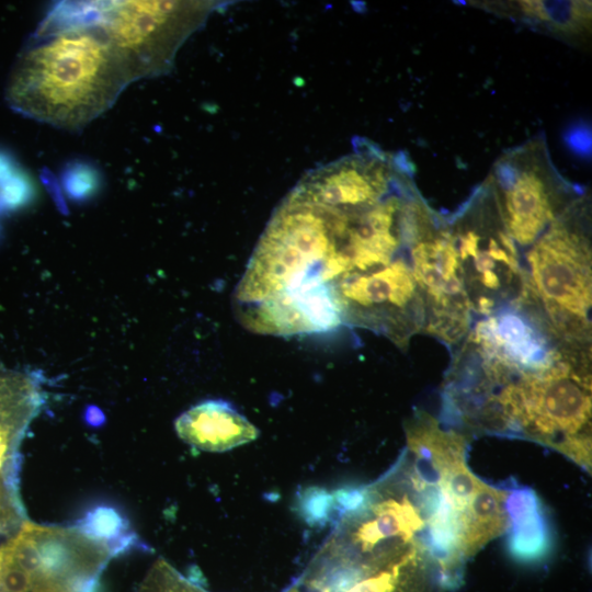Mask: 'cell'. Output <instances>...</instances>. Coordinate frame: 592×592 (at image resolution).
Instances as JSON below:
<instances>
[{"mask_svg":"<svg viewBox=\"0 0 592 592\" xmlns=\"http://www.w3.org/2000/svg\"><path fill=\"white\" fill-rule=\"evenodd\" d=\"M21 167L12 153L0 149V186L8 181Z\"/></svg>","mask_w":592,"mask_h":592,"instance_id":"obj_22","label":"cell"},{"mask_svg":"<svg viewBox=\"0 0 592 592\" xmlns=\"http://www.w3.org/2000/svg\"><path fill=\"white\" fill-rule=\"evenodd\" d=\"M44 403L38 376L0 364V536L26 520L20 493L21 445Z\"/></svg>","mask_w":592,"mask_h":592,"instance_id":"obj_10","label":"cell"},{"mask_svg":"<svg viewBox=\"0 0 592 592\" xmlns=\"http://www.w3.org/2000/svg\"><path fill=\"white\" fill-rule=\"evenodd\" d=\"M5 213L4 205L2 203L1 196H0V214Z\"/></svg>","mask_w":592,"mask_h":592,"instance_id":"obj_25","label":"cell"},{"mask_svg":"<svg viewBox=\"0 0 592 592\" xmlns=\"http://www.w3.org/2000/svg\"><path fill=\"white\" fill-rule=\"evenodd\" d=\"M179 437L201 451L221 453L254 441L259 430L231 403L221 399L201 401L174 422Z\"/></svg>","mask_w":592,"mask_h":592,"instance_id":"obj_11","label":"cell"},{"mask_svg":"<svg viewBox=\"0 0 592 592\" xmlns=\"http://www.w3.org/2000/svg\"><path fill=\"white\" fill-rule=\"evenodd\" d=\"M73 525L92 538L109 546L114 557L132 549L146 548L132 530L128 520L110 504L89 509Z\"/></svg>","mask_w":592,"mask_h":592,"instance_id":"obj_16","label":"cell"},{"mask_svg":"<svg viewBox=\"0 0 592 592\" xmlns=\"http://www.w3.org/2000/svg\"><path fill=\"white\" fill-rule=\"evenodd\" d=\"M219 5L217 1H99L94 25L137 80L168 72L182 44Z\"/></svg>","mask_w":592,"mask_h":592,"instance_id":"obj_7","label":"cell"},{"mask_svg":"<svg viewBox=\"0 0 592 592\" xmlns=\"http://www.w3.org/2000/svg\"><path fill=\"white\" fill-rule=\"evenodd\" d=\"M113 557L106 544L73 524L25 520L0 545V592H96Z\"/></svg>","mask_w":592,"mask_h":592,"instance_id":"obj_5","label":"cell"},{"mask_svg":"<svg viewBox=\"0 0 592 592\" xmlns=\"http://www.w3.org/2000/svg\"><path fill=\"white\" fill-rule=\"evenodd\" d=\"M506 13L563 39L587 38L591 30V1H510L492 3Z\"/></svg>","mask_w":592,"mask_h":592,"instance_id":"obj_14","label":"cell"},{"mask_svg":"<svg viewBox=\"0 0 592 592\" xmlns=\"http://www.w3.org/2000/svg\"><path fill=\"white\" fill-rule=\"evenodd\" d=\"M504 497V489L482 481L467 508L460 513L462 550L465 558L474 556L488 542L508 530Z\"/></svg>","mask_w":592,"mask_h":592,"instance_id":"obj_15","label":"cell"},{"mask_svg":"<svg viewBox=\"0 0 592 592\" xmlns=\"http://www.w3.org/2000/svg\"><path fill=\"white\" fill-rule=\"evenodd\" d=\"M299 506L306 520L323 522L332 514L333 496L323 489L314 488L304 493Z\"/></svg>","mask_w":592,"mask_h":592,"instance_id":"obj_20","label":"cell"},{"mask_svg":"<svg viewBox=\"0 0 592 592\" xmlns=\"http://www.w3.org/2000/svg\"><path fill=\"white\" fill-rule=\"evenodd\" d=\"M101 172L86 160L68 162L60 174V185L66 196L76 203L92 200L101 190Z\"/></svg>","mask_w":592,"mask_h":592,"instance_id":"obj_17","label":"cell"},{"mask_svg":"<svg viewBox=\"0 0 592 592\" xmlns=\"http://www.w3.org/2000/svg\"><path fill=\"white\" fill-rule=\"evenodd\" d=\"M84 419L90 425H100L105 420L103 412L95 406L87 407Z\"/></svg>","mask_w":592,"mask_h":592,"instance_id":"obj_23","label":"cell"},{"mask_svg":"<svg viewBox=\"0 0 592 592\" xmlns=\"http://www.w3.org/2000/svg\"><path fill=\"white\" fill-rule=\"evenodd\" d=\"M471 314L488 317L530 299L519 247L488 180L448 223Z\"/></svg>","mask_w":592,"mask_h":592,"instance_id":"obj_4","label":"cell"},{"mask_svg":"<svg viewBox=\"0 0 592 592\" xmlns=\"http://www.w3.org/2000/svg\"><path fill=\"white\" fill-rule=\"evenodd\" d=\"M41 179L50 197L53 198L57 209L62 215H68V206L61 191V185L59 184L56 177L50 172V170L44 169L41 173Z\"/></svg>","mask_w":592,"mask_h":592,"instance_id":"obj_21","label":"cell"},{"mask_svg":"<svg viewBox=\"0 0 592 592\" xmlns=\"http://www.w3.org/2000/svg\"><path fill=\"white\" fill-rule=\"evenodd\" d=\"M487 180L519 248L532 246L582 196L556 169L543 136L503 153Z\"/></svg>","mask_w":592,"mask_h":592,"instance_id":"obj_6","label":"cell"},{"mask_svg":"<svg viewBox=\"0 0 592 592\" xmlns=\"http://www.w3.org/2000/svg\"><path fill=\"white\" fill-rule=\"evenodd\" d=\"M530 298L562 343L590 346L592 251L590 205L582 195L527 248Z\"/></svg>","mask_w":592,"mask_h":592,"instance_id":"obj_3","label":"cell"},{"mask_svg":"<svg viewBox=\"0 0 592 592\" xmlns=\"http://www.w3.org/2000/svg\"><path fill=\"white\" fill-rule=\"evenodd\" d=\"M591 348L562 344L547 365L517 375L501 395L509 435L548 445L591 470Z\"/></svg>","mask_w":592,"mask_h":592,"instance_id":"obj_2","label":"cell"},{"mask_svg":"<svg viewBox=\"0 0 592 592\" xmlns=\"http://www.w3.org/2000/svg\"><path fill=\"white\" fill-rule=\"evenodd\" d=\"M134 80L98 25L34 33L12 68L5 100L24 116L77 129L111 107Z\"/></svg>","mask_w":592,"mask_h":592,"instance_id":"obj_1","label":"cell"},{"mask_svg":"<svg viewBox=\"0 0 592 592\" xmlns=\"http://www.w3.org/2000/svg\"><path fill=\"white\" fill-rule=\"evenodd\" d=\"M409 451L414 455L412 469L428 485H437L455 465L465 462L467 441L454 430H444L439 421L421 410L406 425Z\"/></svg>","mask_w":592,"mask_h":592,"instance_id":"obj_13","label":"cell"},{"mask_svg":"<svg viewBox=\"0 0 592 592\" xmlns=\"http://www.w3.org/2000/svg\"><path fill=\"white\" fill-rule=\"evenodd\" d=\"M504 510L509 520L506 550L522 563L545 560L553 551L554 533L544 504L528 487L505 490Z\"/></svg>","mask_w":592,"mask_h":592,"instance_id":"obj_12","label":"cell"},{"mask_svg":"<svg viewBox=\"0 0 592 592\" xmlns=\"http://www.w3.org/2000/svg\"><path fill=\"white\" fill-rule=\"evenodd\" d=\"M408 257L424 304L423 330L451 345L459 342L471 329L473 314L448 221L428 205L410 240Z\"/></svg>","mask_w":592,"mask_h":592,"instance_id":"obj_9","label":"cell"},{"mask_svg":"<svg viewBox=\"0 0 592 592\" xmlns=\"http://www.w3.org/2000/svg\"><path fill=\"white\" fill-rule=\"evenodd\" d=\"M329 300L342 325L375 331L400 348L424 329V304L408 254L383 269L340 280Z\"/></svg>","mask_w":592,"mask_h":592,"instance_id":"obj_8","label":"cell"},{"mask_svg":"<svg viewBox=\"0 0 592 592\" xmlns=\"http://www.w3.org/2000/svg\"><path fill=\"white\" fill-rule=\"evenodd\" d=\"M0 196L7 212L30 206L36 198V187L29 173L20 168L0 186Z\"/></svg>","mask_w":592,"mask_h":592,"instance_id":"obj_19","label":"cell"},{"mask_svg":"<svg viewBox=\"0 0 592 592\" xmlns=\"http://www.w3.org/2000/svg\"><path fill=\"white\" fill-rule=\"evenodd\" d=\"M136 592H209L197 578L184 576L159 558L148 570Z\"/></svg>","mask_w":592,"mask_h":592,"instance_id":"obj_18","label":"cell"},{"mask_svg":"<svg viewBox=\"0 0 592 592\" xmlns=\"http://www.w3.org/2000/svg\"><path fill=\"white\" fill-rule=\"evenodd\" d=\"M0 235H1V227H0Z\"/></svg>","mask_w":592,"mask_h":592,"instance_id":"obj_26","label":"cell"},{"mask_svg":"<svg viewBox=\"0 0 592 592\" xmlns=\"http://www.w3.org/2000/svg\"><path fill=\"white\" fill-rule=\"evenodd\" d=\"M284 592H298V585L296 580Z\"/></svg>","mask_w":592,"mask_h":592,"instance_id":"obj_24","label":"cell"}]
</instances>
